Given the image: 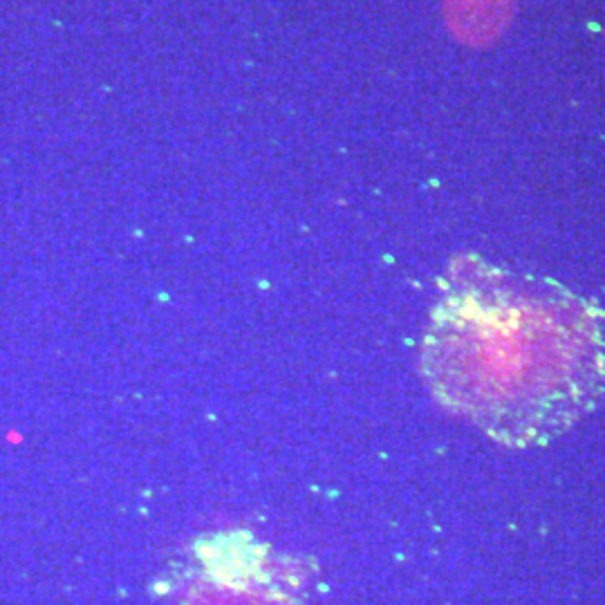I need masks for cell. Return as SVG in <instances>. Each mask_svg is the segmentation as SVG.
I'll return each mask as SVG.
<instances>
[{"label":"cell","mask_w":605,"mask_h":605,"mask_svg":"<svg viewBox=\"0 0 605 605\" xmlns=\"http://www.w3.org/2000/svg\"><path fill=\"white\" fill-rule=\"evenodd\" d=\"M424 361L442 401L507 444L560 433L603 379L601 332L583 298L484 262L453 274Z\"/></svg>","instance_id":"obj_1"}]
</instances>
